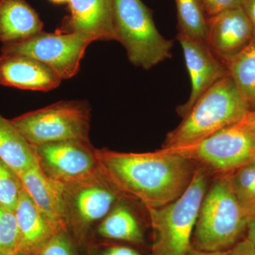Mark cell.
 I'll list each match as a JSON object with an SVG mask.
<instances>
[{"instance_id":"6da1fadb","label":"cell","mask_w":255,"mask_h":255,"mask_svg":"<svg viewBox=\"0 0 255 255\" xmlns=\"http://www.w3.org/2000/svg\"><path fill=\"white\" fill-rule=\"evenodd\" d=\"M96 155L106 180L146 208L162 207L176 200L195 171L191 161L166 148L142 153L96 149Z\"/></svg>"},{"instance_id":"7a4b0ae2","label":"cell","mask_w":255,"mask_h":255,"mask_svg":"<svg viewBox=\"0 0 255 255\" xmlns=\"http://www.w3.org/2000/svg\"><path fill=\"white\" fill-rule=\"evenodd\" d=\"M229 74L198 99L182 122L169 132L163 147L187 145L235 125L250 112Z\"/></svg>"},{"instance_id":"3957f363","label":"cell","mask_w":255,"mask_h":255,"mask_svg":"<svg viewBox=\"0 0 255 255\" xmlns=\"http://www.w3.org/2000/svg\"><path fill=\"white\" fill-rule=\"evenodd\" d=\"M249 221L233 191L229 174L218 178L201 203L192 247L209 253L230 251L241 241Z\"/></svg>"},{"instance_id":"277c9868","label":"cell","mask_w":255,"mask_h":255,"mask_svg":"<svg viewBox=\"0 0 255 255\" xmlns=\"http://www.w3.org/2000/svg\"><path fill=\"white\" fill-rule=\"evenodd\" d=\"M206 191L207 176L204 167H199L176 200L162 207L146 208L154 234L150 255L188 254Z\"/></svg>"},{"instance_id":"5b68a950","label":"cell","mask_w":255,"mask_h":255,"mask_svg":"<svg viewBox=\"0 0 255 255\" xmlns=\"http://www.w3.org/2000/svg\"><path fill=\"white\" fill-rule=\"evenodd\" d=\"M113 10L116 41L132 65L149 70L172 57L173 42L161 35L140 0H113Z\"/></svg>"},{"instance_id":"8992f818","label":"cell","mask_w":255,"mask_h":255,"mask_svg":"<svg viewBox=\"0 0 255 255\" xmlns=\"http://www.w3.org/2000/svg\"><path fill=\"white\" fill-rule=\"evenodd\" d=\"M55 182L61 194L68 234L79 248H84L90 241L92 228L113 209L122 194L100 173Z\"/></svg>"},{"instance_id":"52a82bcc","label":"cell","mask_w":255,"mask_h":255,"mask_svg":"<svg viewBox=\"0 0 255 255\" xmlns=\"http://www.w3.org/2000/svg\"><path fill=\"white\" fill-rule=\"evenodd\" d=\"M11 121L33 147L63 140H90L91 107L87 101H61Z\"/></svg>"},{"instance_id":"ba28073f","label":"cell","mask_w":255,"mask_h":255,"mask_svg":"<svg viewBox=\"0 0 255 255\" xmlns=\"http://www.w3.org/2000/svg\"><path fill=\"white\" fill-rule=\"evenodd\" d=\"M215 172H234L255 159V136L238 124L221 129L195 143L162 147Z\"/></svg>"},{"instance_id":"9c48e42d","label":"cell","mask_w":255,"mask_h":255,"mask_svg":"<svg viewBox=\"0 0 255 255\" xmlns=\"http://www.w3.org/2000/svg\"><path fill=\"white\" fill-rule=\"evenodd\" d=\"M90 42L78 33H41L17 42L4 44L1 53L20 54L39 60L51 68L62 80L75 76Z\"/></svg>"},{"instance_id":"30bf717a","label":"cell","mask_w":255,"mask_h":255,"mask_svg":"<svg viewBox=\"0 0 255 255\" xmlns=\"http://www.w3.org/2000/svg\"><path fill=\"white\" fill-rule=\"evenodd\" d=\"M33 147L40 167L57 182L83 179L100 173L97 148L90 140H63Z\"/></svg>"},{"instance_id":"8fae6325","label":"cell","mask_w":255,"mask_h":255,"mask_svg":"<svg viewBox=\"0 0 255 255\" xmlns=\"http://www.w3.org/2000/svg\"><path fill=\"white\" fill-rule=\"evenodd\" d=\"M177 39L182 48L191 85L189 100L177 109L183 118L199 97L229 73L225 64L211 51L205 41L179 33Z\"/></svg>"},{"instance_id":"7c38bea8","label":"cell","mask_w":255,"mask_h":255,"mask_svg":"<svg viewBox=\"0 0 255 255\" xmlns=\"http://www.w3.org/2000/svg\"><path fill=\"white\" fill-rule=\"evenodd\" d=\"M206 43L222 62L241 53L253 41V29L241 5L207 18Z\"/></svg>"},{"instance_id":"4fadbf2b","label":"cell","mask_w":255,"mask_h":255,"mask_svg":"<svg viewBox=\"0 0 255 255\" xmlns=\"http://www.w3.org/2000/svg\"><path fill=\"white\" fill-rule=\"evenodd\" d=\"M62 79L39 60L20 54L0 55V85L31 91L48 92Z\"/></svg>"},{"instance_id":"5bb4252c","label":"cell","mask_w":255,"mask_h":255,"mask_svg":"<svg viewBox=\"0 0 255 255\" xmlns=\"http://www.w3.org/2000/svg\"><path fill=\"white\" fill-rule=\"evenodd\" d=\"M72 32L87 41L116 40L113 0H70Z\"/></svg>"},{"instance_id":"9a60e30c","label":"cell","mask_w":255,"mask_h":255,"mask_svg":"<svg viewBox=\"0 0 255 255\" xmlns=\"http://www.w3.org/2000/svg\"><path fill=\"white\" fill-rule=\"evenodd\" d=\"M18 176L23 189L55 232L68 233L58 183L43 172L38 162Z\"/></svg>"},{"instance_id":"2e32d148","label":"cell","mask_w":255,"mask_h":255,"mask_svg":"<svg viewBox=\"0 0 255 255\" xmlns=\"http://www.w3.org/2000/svg\"><path fill=\"white\" fill-rule=\"evenodd\" d=\"M14 214L19 233V253L33 255L56 233L24 189Z\"/></svg>"},{"instance_id":"e0dca14e","label":"cell","mask_w":255,"mask_h":255,"mask_svg":"<svg viewBox=\"0 0 255 255\" xmlns=\"http://www.w3.org/2000/svg\"><path fill=\"white\" fill-rule=\"evenodd\" d=\"M43 23L25 0H0V41L17 43L42 32Z\"/></svg>"},{"instance_id":"ac0fdd59","label":"cell","mask_w":255,"mask_h":255,"mask_svg":"<svg viewBox=\"0 0 255 255\" xmlns=\"http://www.w3.org/2000/svg\"><path fill=\"white\" fill-rule=\"evenodd\" d=\"M97 236L107 241H117L131 246L145 245L143 230L130 209L117 205L97 226Z\"/></svg>"},{"instance_id":"d6986e66","label":"cell","mask_w":255,"mask_h":255,"mask_svg":"<svg viewBox=\"0 0 255 255\" xmlns=\"http://www.w3.org/2000/svg\"><path fill=\"white\" fill-rule=\"evenodd\" d=\"M0 159L20 174L38 162L34 147L11 120L0 114Z\"/></svg>"},{"instance_id":"ffe728a7","label":"cell","mask_w":255,"mask_h":255,"mask_svg":"<svg viewBox=\"0 0 255 255\" xmlns=\"http://www.w3.org/2000/svg\"><path fill=\"white\" fill-rule=\"evenodd\" d=\"M251 111H255V42L223 62Z\"/></svg>"},{"instance_id":"44dd1931","label":"cell","mask_w":255,"mask_h":255,"mask_svg":"<svg viewBox=\"0 0 255 255\" xmlns=\"http://www.w3.org/2000/svg\"><path fill=\"white\" fill-rule=\"evenodd\" d=\"M174 1L177 11L179 33L206 43L207 18L199 0Z\"/></svg>"},{"instance_id":"7402d4cb","label":"cell","mask_w":255,"mask_h":255,"mask_svg":"<svg viewBox=\"0 0 255 255\" xmlns=\"http://www.w3.org/2000/svg\"><path fill=\"white\" fill-rule=\"evenodd\" d=\"M229 174L235 194L250 220L255 216V162L252 161Z\"/></svg>"},{"instance_id":"603a6c76","label":"cell","mask_w":255,"mask_h":255,"mask_svg":"<svg viewBox=\"0 0 255 255\" xmlns=\"http://www.w3.org/2000/svg\"><path fill=\"white\" fill-rule=\"evenodd\" d=\"M19 249V233L14 211L0 204V255H14Z\"/></svg>"},{"instance_id":"cb8c5ba5","label":"cell","mask_w":255,"mask_h":255,"mask_svg":"<svg viewBox=\"0 0 255 255\" xmlns=\"http://www.w3.org/2000/svg\"><path fill=\"white\" fill-rule=\"evenodd\" d=\"M23 189L18 174L0 159V204L14 211Z\"/></svg>"},{"instance_id":"d4e9b609","label":"cell","mask_w":255,"mask_h":255,"mask_svg":"<svg viewBox=\"0 0 255 255\" xmlns=\"http://www.w3.org/2000/svg\"><path fill=\"white\" fill-rule=\"evenodd\" d=\"M78 248L68 233L58 232L33 255H79Z\"/></svg>"},{"instance_id":"484cf974","label":"cell","mask_w":255,"mask_h":255,"mask_svg":"<svg viewBox=\"0 0 255 255\" xmlns=\"http://www.w3.org/2000/svg\"><path fill=\"white\" fill-rule=\"evenodd\" d=\"M139 247L117 243L89 242L84 249L87 255H145Z\"/></svg>"},{"instance_id":"4316f807","label":"cell","mask_w":255,"mask_h":255,"mask_svg":"<svg viewBox=\"0 0 255 255\" xmlns=\"http://www.w3.org/2000/svg\"><path fill=\"white\" fill-rule=\"evenodd\" d=\"M242 0H199L204 12L213 16L226 10L239 6Z\"/></svg>"},{"instance_id":"83f0119b","label":"cell","mask_w":255,"mask_h":255,"mask_svg":"<svg viewBox=\"0 0 255 255\" xmlns=\"http://www.w3.org/2000/svg\"><path fill=\"white\" fill-rule=\"evenodd\" d=\"M229 255H255V247L244 239L230 250Z\"/></svg>"},{"instance_id":"f1b7e54d","label":"cell","mask_w":255,"mask_h":255,"mask_svg":"<svg viewBox=\"0 0 255 255\" xmlns=\"http://www.w3.org/2000/svg\"><path fill=\"white\" fill-rule=\"evenodd\" d=\"M241 6L248 16L253 29V41L255 42V0H242Z\"/></svg>"},{"instance_id":"f546056e","label":"cell","mask_w":255,"mask_h":255,"mask_svg":"<svg viewBox=\"0 0 255 255\" xmlns=\"http://www.w3.org/2000/svg\"><path fill=\"white\" fill-rule=\"evenodd\" d=\"M238 124L255 136V111H250Z\"/></svg>"},{"instance_id":"4dcf8cb0","label":"cell","mask_w":255,"mask_h":255,"mask_svg":"<svg viewBox=\"0 0 255 255\" xmlns=\"http://www.w3.org/2000/svg\"><path fill=\"white\" fill-rule=\"evenodd\" d=\"M246 232V237L245 239L255 247V216L250 220Z\"/></svg>"},{"instance_id":"1f68e13d","label":"cell","mask_w":255,"mask_h":255,"mask_svg":"<svg viewBox=\"0 0 255 255\" xmlns=\"http://www.w3.org/2000/svg\"><path fill=\"white\" fill-rule=\"evenodd\" d=\"M187 255H229V251L209 253V252L199 251L192 247Z\"/></svg>"},{"instance_id":"d6a6232c","label":"cell","mask_w":255,"mask_h":255,"mask_svg":"<svg viewBox=\"0 0 255 255\" xmlns=\"http://www.w3.org/2000/svg\"><path fill=\"white\" fill-rule=\"evenodd\" d=\"M50 1L54 3H58V4H60V3L69 2L70 0H50Z\"/></svg>"},{"instance_id":"836d02e7","label":"cell","mask_w":255,"mask_h":255,"mask_svg":"<svg viewBox=\"0 0 255 255\" xmlns=\"http://www.w3.org/2000/svg\"><path fill=\"white\" fill-rule=\"evenodd\" d=\"M14 255H29L24 254V253H19V252H18V253H16V254Z\"/></svg>"},{"instance_id":"e575fe53","label":"cell","mask_w":255,"mask_h":255,"mask_svg":"<svg viewBox=\"0 0 255 255\" xmlns=\"http://www.w3.org/2000/svg\"></svg>"}]
</instances>
